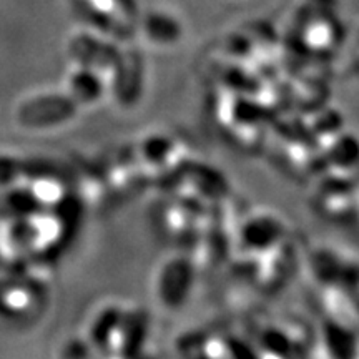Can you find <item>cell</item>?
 I'll return each mask as SVG.
<instances>
[{"label": "cell", "instance_id": "obj_1", "mask_svg": "<svg viewBox=\"0 0 359 359\" xmlns=\"http://www.w3.org/2000/svg\"><path fill=\"white\" fill-rule=\"evenodd\" d=\"M142 30L145 39L158 48H172L183 37V25L175 13L150 11L143 17Z\"/></svg>", "mask_w": 359, "mask_h": 359}, {"label": "cell", "instance_id": "obj_3", "mask_svg": "<svg viewBox=\"0 0 359 359\" xmlns=\"http://www.w3.org/2000/svg\"><path fill=\"white\" fill-rule=\"evenodd\" d=\"M74 87L77 90L79 95H82L85 98H95L98 95V90H100L97 77L88 74V72H82V74H79L77 77L74 79Z\"/></svg>", "mask_w": 359, "mask_h": 359}, {"label": "cell", "instance_id": "obj_2", "mask_svg": "<svg viewBox=\"0 0 359 359\" xmlns=\"http://www.w3.org/2000/svg\"><path fill=\"white\" fill-rule=\"evenodd\" d=\"M72 52L74 55L82 60L83 64H100V62L114 60L116 57L115 48L109 43H100L97 39L87 37V35H80L72 43Z\"/></svg>", "mask_w": 359, "mask_h": 359}]
</instances>
